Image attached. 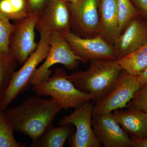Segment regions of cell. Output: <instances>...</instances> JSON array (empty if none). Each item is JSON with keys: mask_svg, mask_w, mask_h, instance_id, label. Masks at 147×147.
Returning <instances> with one entry per match:
<instances>
[{"mask_svg": "<svg viewBox=\"0 0 147 147\" xmlns=\"http://www.w3.org/2000/svg\"><path fill=\"white\" fill-rule=\"evenodd\" d=\"M62 109L53 98L37 96L28 98L21 105L5 112L14 130L27 135L34 143L53 126L55 117Z\"/></svg>", "mask_w": 147, "mask_h": 147, "instance_id": "6da1fadb", "label": "cell"}, {"mask_svg": "<svg viewBox=\"0 0 147 147\" xmlns=\"http://www.w3.org/2000/svg\"><path fill=\"white\" fill-rule=\"evenodd\" d=\"M122 71L117 59L94 60L88 70L73 72L67 78L77 89L91 95L95 103L112 88Z\"/></svg>", "mask_w": 147, "mask_h": 147, "instance_id": "7a4b0ae2", "label": "cell"}, {"mask_svg": "<svg viewBox=\"0 0 147 147\" xmlns=\"http://www.w3.org/2000/svg\"><path fill=\"white\" fill-rule=\"evenodd\" d=\"M33 91L38 96H50L63 109H77L93 100L91 94L77 89L67 78L63 68L56 67L54 73L46 82L32 86Z\"/></svg>", "mask_w": 147, "mask_h": 147, "instance_id": "3957f363", "label": "cell"}, {"mask_svg": "<svg viewBox=\"0 0 147 147\" xmlns=\"http://www.w3.org/2000/svg\"><path fill=\"white\" fill-rule=\"evenodd\" d=\"M36 50L32 53L21 68L15 71L10 83L3 92L2 109L5 110L9 104L19 95L22 94L30 86V80L42 61L47 57L50 49L51 34L41 33Z\"/></svg>", "mask_w": 147, "mask_h": 147, "instance_id": "277c9868", "label": "cell"}, {"mask_svg": "<svg viewBox=\"0 0 147 147\" xmlns=\"http://www.w3.org/2000/svg\"><path fill=\"white\" fill-rule=\"evenodd\" d=\"M50 49L44 62L37 68L30 80L33 86L47 81L53 73L50 68L57 64H61L69 70L79 67L82 59L71 50L63 34L54 33L50 36Z\"/></svg>", "mask_w": 147, "mask_h": 147, "instance_id": "5b68a950", "label": "cell"}, {"mask_svg": "<svg viewBox=\"0 0 147 147\" xmlns=\"http://www.w3.org/2000/svg\"><path fill=\"white\" fill-rule=\"evenodd\" d=\"M141 86L137 76L123 70L112 88L102 99L95 103L93 116L126 108L127 104Z\"/></svg>", "mask_w": 147, "mask_h": 147, "instance_id": "8992f818", "label": "cell"}, {"mask_svg": "<svg viewBox=\"0 0 147 147\" xmlns=\"http://www.w3.org/2000/svg\"><path fill=\"white\" fill-rule=\"evenodd\" d=\"M39 13L32 12L28 17L14 21L9 42V54L22 65L37 47L35 29Z\"/></svg>", "mask_w": 147, "mask_h": 147, "instance_id": "52a82bcc", "label": "cell"}, {"mask_svg": "<svg viewBox=\"0 0 147 147\" xmlns=\"http://www.w3.org/2000/svg\"><path fill=\"white\" fill-rule=\"evenodd\" d=\"M100 0H77L67 2L71 18V32L82 38L99 35Z\"/></svg>", "mask_w": 147, "mask_h": 147, "instance_id": "ba28073f", "label": "cell"}, {"mask_svg": "<svg viewBox=\"0 0 147 147\" xmlns=\"http://www.w3.org/2000/svg\"><path fill=\"white\" fill-rule=\"evenodd\" d=\"M93 107L92 102L88 101L59 121V124L60 125L73 124L76 127V132L69 138V144L70 147H100L102 146L92 127Z\"/></svg>", "mask_w": 147, "mask_h": 147, "instance_id": "9c48e42d", "label": "cell"}, {"mask_svg": "<svg viewBox=\"0 0 147 147\" xmlns=\"http://www.w3.org/2000/svg\"><path fill=\"white\" fill-rule=\"evenodd\" d=\"M63 34L73 53L84 63L94 60L117 59L114 46L100 35L85 38L71 31Z\"/></svg>", "mask_w": 147, "mask_h": 147, "instance_id": "30bf717a", "label": "cell"}, {"mask_svg": "<svg viewBox=\"0 0 147 147\" xmlns=\"http://www.w3.org/2000/svg\"><path fill=\"white\" fill-rule=\"evenodd\" d=\"M71 18L68 3L65 0H47L40 12L35 29L39 34H63L71 31Z\"/></svg>", "mask_w": 147, "mask_h": 147, "instance_id": "8fae6325", "label": "cell"}, {"mask_svg": "<svg viewBox=\"0 0 147 147\" xmlns=\"http://www.w3.org/2000/svg\"><path fill=\"white\" fill-rule=\"evenodd\" d=\"M92 124L97 139L105 147H131V137L117 122L113 113L93 116Z\"/></svg>", "mask_w": 147, "mask_h": 147, "instance_id": "7c38bea8", "label": "cell"}, {"mask_svg": "<svg viewBox=\"0 0 147 147\" xmlns=\"http://www.w3.org/2000/svg\"><path fill=\"white\" fill-rule=\"evenodd\" d=\"M147 42V22L140 16L127 25L114 44L117 59L133 53Z\"/></svg>", "mask_w": 147, "mask_h": 147, "instance_id": "4fadbf2b", "label": "cell"}, {"mask_svg": "<svg viewBox=\"0 0 147 147\" xmlns=\"http://www.w3.org/2000/svg\"><path fill=\"white\" fill-rule=\"evenodd\" d=\"M117 122L131 138H139L147 135V115L141 110L128 108L113 112Z\"/></svg>", "mask_w": 147, "mask_h": 147, "instance_id": "5bb4252c", "label": "cell"}, {"mask_svg": "<svg viewBox=\"0 0 147 147\" xmlns=\"http://www.w3.org/2000/svg\"><path fill=\"white\" fill-rule=\"evenodd\" d=\"M100 30L99 35L111 44L119 35L117 0H100Z\"/></svg>", "mask_w": 147, "mask_h": 147, "instance_id": "9a60e30c", "label": "cell"}, {"mask_svg": "<svg viewBox=\"0 0 147 147\" xmlns=\"http://www.w3.org/2000/svg\"><path fill=\"white\" fill-rule=\"evenodd\" d=\"M53 125L45 131L36 142L32 143V147H63L71 135L70 124Z\"/></svg>", "mask_w": 147, "mask_h": 147, "instance_id": "2e32d148", "label": "cell"}, {"mask_svg": "<svg viewBox=\"0 0 147 147\" xmlns=\"http://www.w3.org/2000/svg\"><path fill=\"white\" fill-rule=\"evenodd\" d=\"M117 60L123 70L139 76L147 67V42L133 53Z\"/></svg>", "mask_w": 147, "mask_h": 147, "instance_id": "e0dca14e", "label": "cell"}, {"mask_svg": "<svg viewBox=\"0 0 147 147\" xmlns=\"http://www.w3.org/2000/svg\"><path fill=\"white\" fill-rule=\"evenodd\" d=\"M0 11L14 21L24 19L32 12L28 0H0Z\"/></svg>", "mask_w": 147, "mask_h": 147, "instance_id": "ac0fdd59", "label": "cell"}, {"mask_svg": "<svg viewBox=\"0 0 147 147\" xmlns=\"http://www.w3.org/2000/svg\"><path fill=\"white\" fill-rule=\"evenodd\" d=\"M14 128L6 115L0 109V147H26L27 145L18 142L14 136Z\"/></svg>", "mask_w": 147, "mask_h": 147, "instance_id": "d6986e66", "label": "cell"}, {"mask_svg": "<svg viewBox=\"0 0 147 147\" xmlns=\"http://www.w3.org/2000/svg\"><path fill=\"white\" fill-rule=\"evenodd\" d=\"M117 10L121 34L129 22L139 16V13L131 0H117Z\"/></svg>", "mask_w": 147, "mask_h": 147, "instance_id": "ffe728a7", "label": "cell"}, {"mask_svg": "<svg viewBox=\"0 0 147 147\" xmlns=\"http://www.w3.org/2000/svg\"><path fill=\"white\" fill-rule=\"evenodd\" d=\"M18 64L9 54L0 52V87L3 90L8 86Z\"/></svg>", "mask_w": 147, "mask_h": 147, "instance_id": "44dd1931", "label": "cell"}, {"mask_svg": "<svg viewBox=\"0 0 147 147\" xmlns=\"http://www.w3.org/2000/svg\"><path fill=\"white\" fill-rule=\"evenodd\" d=\"M10 20L0 11V52L9 54V42L13 29Z\"/></svg>", "mask_w": 147, "mask_h": 147, "instance_id": "7402d4cb", "label": "cell"}, {"mask_svg": "<svg viewBox=\"0 0 147 147\" xmlns=\"http://www.w3.org/2000/svg\"><path fill=\"white\" fill-rule=\"evenodd\" d=\"M126 108L141 110L147 115V85L141 86L127 104Z\"/></svg>", "mask_w": 147, "mask_h": 147, "instance_id": "603a6c76", "label": "cell"}, {"mask_svg": "<svg viewBox=\"0 0 147 147\" xmlns=\"http://www.w3.org/2000/svg\"><path fill=\"white\" fill-rule=\"evenodd\" d=\"M139 15L147 22V0H131Z\"/></svg>", "mask_w": 147, "mask_h": 147, "instance_id": "cb8c5ba5", "label": "cell"}, {"mask_svg": "<svg viewBox=\"0 0 147 147\" xmlns=\"http://www.w3.org/2000/svg\"><path fill=\"white\" fill-rule=\"evenodd\" d=\"M32 12H40L44 8L47 0H28Z\"/></svg>", "mask_w": 147, "mask_h": 147, "instance_id": "d4e9b609", "label": "cell"}, {"mask_svg": "<svg viewBox=\"0 0 147 147\" xmlns=\"http://www.w3.org/2000/svg\"><path fill=\"white\" fill-rule=\"evenodd\" d=\"M131 138V147H147V135L142 138Z\"/></svg>", "mask_w": 147, "mask_h": 147, "instance_id": "484cf974", "label": "cell"}, {"mask_svg": "<svg viewBox=\"0 0 147 147\" xmlns=\"http://www.w3.org/2000/svg\"><path fill=\"white\" fill-rule=\"evenodd\" d=\"M137 77L138 82L141 86L147 85V67L141 74L137 76Z\"/></svg>", "mask_w": 147, "mask_h": 147, "instance_id": "4316f807", "label": "cell"}, {"mask_svg": "<svg viewBox=\"0 0 147 147\" xmlns=\"http://www.w3.org/2000/svg\"><path fill=\"white\" fill-rule=\"evenodd\" d=\"M3 90L0 87V109H2L3 101Z\"/></svg>", "mask_w": 147, "mask_h": 147, "instance_id": "83f0119b", "label": "cell"}, {"mask_svg": "<svg viewBox=\"0 0 147 147\" xmlns=\"http://www.w3.org/2000/svg\"><path fill=\"white\" fill-rule=\"evenodd\" d=\"M65 1L68 3H73L76 2L77 0H65Z\"/></svg>", "mask_w": 147, "mask_h": 147, "instance_id": "f1b7e54d", "label": "cell"}]
</instances>
